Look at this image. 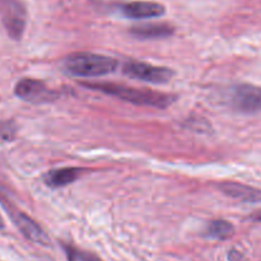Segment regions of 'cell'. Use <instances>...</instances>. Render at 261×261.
I'll return each mask as SVG.
<instances>
[{
  "mask_svg": "<svg viewBox=\"0 0 261 261\" xmlns=\"http://www.w3.org/2000/svg\"><path fill=\"white\" fill-rule=\"evenodd\" d=\"M10 218H12L13 223L17 226L20 233L28 240V241L33 242V244L42 245V246H48L50 245V239L46 234V232L33 221L31 217L24 214L20 211H13V209H8Z\"/></svg>",
  "mask_w": 261,
  "mask_h": 261,
  "instance_id": "obj_7",
  "label": "cell"
},
{
  "mask_svg": "<svg viewBox=\"0 0 261 261\" xmlns=\"http://www.w3.org/2000/svg\"><path fill=\"white\" fill-rule=\"evenodd\" d=\"M3 228H4V221H3L2 216H0V229H3Z\"/></svg>",
  "mask_w": 261,
  "mask_h": 261,
  "instance_id": "obj_15",
  "label": "cell"
},
{
  "mask_svg": "<svg viewBox=\"0 0 261 261\" xmlns=\"http://www.w3.org/2000/svg\"><path fill=\"white\" fill-rule=\"evenodd\" d=\"M64 251H65L68 261H102L97 256H94V255L75 249V247L70 246V245H65Z\"/></svg>",
  "mask_w": 261,
  "mask_h": 261,
  "instance_id": "obj_13",
  "label": "cell"
},
{
  "mask_svg": "<svg viewBox=\"0 0 261 261\" xmlns=\"http://www.w3.org/2000/svg\"><path fill=\"white\" fill-rule=\"evenodd\" d=\"M84 87L91 88L93 91L103 92L110 96L117 97L122 101L130 102L133 105L139 106H150L157 109H166L170 106L175 98L167 93L149 91V89L134 88V87L122 86L115 83H83Z\"/></svg>",
  "mask_w": 261,
  "mask_h": 261,
  "instance_id": "obj_1",
  "label": "cell"
},
{
  "mask_svg": "<svg viewBox=\"0 0 261 261\" xmlns=\"http://www.w3.org/2000/svg\"><path fill=\"white\" fill-rule=\"evenodd\" d=\"M229 105L242 114L261 112V87L250 83L237 84L229 94Z\"/></svg>",
  "mask_w": 261,
  "mask_h": 261,
  "instance_id": "obj_3",
  "label": "cell"
},
{
  "mask_svg": "<svg viewBox=\"0 0 261 261\" xmlns=\"http://www.w3.org/2000/svg\"><path fill=\"white\" fill-rule=\"evenodd\" d=\"M166 9L162 4L155 2H130L121 5V13L130 19H145L165 14Z\"/></svg>",
  "mask_w": 261,
  "mask_h": 261,
  "instance_id": "obj_8",
  "label": "cell"
},
{
  "mask_svg": "<svg viewBox=\"0 0 261 261\" xmlns=\"http://www.w3.org/2000/svg\"><path fill=\"white\" fill-rule=\"evenodd\" d=\"M15 129L12 122H0V138L4 140H12L14 138Z\"/></svg>",
  "mask_w": 261,
  "mask_h": 261,
  "instance_id": "obj_14",
  "label": "cell"
},
{
  "mask_svg": "<svg viewBox=\"0 0 261 261\" xmlns=\"http://www.w3.org/2000/svg\"><path fill=\"white\" fill-rule=\"evenodd\" d=\"M175 32V28L168 23H148V24L134 25L130 30L133 36L142 40H155V38H165Z\"/></svg>",
  "mask_w": 261,
  "mask_h": 261,
  "instance_id": "obj_10",
  "label": "cell"
},
{
  "mask_svg": "<svg viewBox=\"0 0 261 261\" xmlns=\"http://www.w3.org/2000/svg\"><path fill=\"white\" fill-rule=\"evenodd\" d=\"M233 233V226L227 221H212L206 227L205 234L211 239L226 240Z\"/></svg>",
  "mask_w": 261,
  "mask_h": 261,
  "instance_id": "obj_12",
  "label": "cell"
},
{
  "mask_svg": "<svg viewBox=\"0 0 261 261\" xmlns=\"http://www.w3.org/2000/svg\"><path fill=\"white\" fill-rule=\"evenodd\" d=\"M14 93L20 99L31 103H45L54 101L56 97L55 92L51 91L43 82L31 78L20 79L15 84Z\"/></svg>",
  "mask_w": 261,
  "mask_h": 261,
  "instance_id": "obj_6",
  "label": "cell"
},
{
  "mask_svg": "<svg viewBox=\"0 0 261 261\" xmlns=\"http://www.w3.org/2000/svg\"><path fill=\"white\" fill-rule=\"evenodd\" d=\"M0 14L8 35L20 40L25 28V10L18 0H0Z\"/></svg>",
  "mask_w": 261,
  "mask_h": 261,
  "instance_id": "obj_5",
  "label": "cell"
},
{
  "mask_svg": "<svg viewBox=\"0 0 261 261\" xmlns=\"http://www.w3.org/2000/svg\"><path fill=\"white\" fill-rule=\"evenodd\" d=\"M81 176V170L79 168H60V170L48 171L43 176V181L50 188H63V186L69 185L74 182L76 178Z\"/></svg>",
  "mask_w": 261,
  "mask_h": 261,
  "instance_id": "obj_11",
  "label": "cell"
},
{
  "mask_svg": "<svg viewBox=\"0 0 261 261\" xmlns=\"http://www.w3.org/2000/svg\"><path fill=\"white\" fill-rule=\"evenodd\" d=\"M117 60L114 58L92 53H75L64 61V68L69 74L83 78H94L111 74L116 70Z\"/></svg>",
  "mask_w": 261,
  "mask_h": 261,
  "instance_id": "obj_2",
  "label": "cell"
},
{
  "mask_svg": "<svg viewBox=\"0 0 261 261\" xmlns=\"http://www.w3.org/2000/svg\"><path fill=\"white\" fill-rule=\"evenodd\" d=\"M221 190L227 196L245 203H260L261 190L239 182H223L219 185Z\"/></svg>",
  "mask_w": 261,
  "mask_h": 261,
  "instance_id": "obj_9",
  "label": "cell"
},
{
  "mask_svg": "<svg viewBox=\"0 0 261 261\" xmlns=\"http://www.w3.org/2000/svg\"><path fill=\"white\" fill-rule=\"evenodd\" d=\"M122 71L125 75L130 76V78L149 82L153 84L167 83L173 76V71L170 68L150 65L148 63L137 60L126 61L122 66Z\"/></svg>",
  "mask_w": 261,
  "mask_h": 261,
  "instance_id": "obj_4",
  "label": "cell"
},
{
  "mask_svg": "<svg viewBox=\"0 0 261 261\" xmlns=\"http://www.w3.org/2000/svg\"><path fill=\"white\" fill-rule=\"evenodd\" d=\"M255 219H257V221H261V214H257V216L255 217Z\"/></svg>",
  "mask_w": 261,
  "mask_h": 261,
  "instance_id": "obj_16",
  "label": "cell"
}]
</instances>
